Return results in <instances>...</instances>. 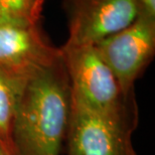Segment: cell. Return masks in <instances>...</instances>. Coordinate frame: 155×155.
Returning a JSON list of instances; mask_svg holds the SVG:
<instances>
[{"label":"cell","instance_id":"7","mask_svg":"<svg viewBox=\"0 0 155 155\" xmlns=\"http://www.w3.org/2000/svg\"><path fill=\"white\" fill-rule=\"evenodd\" d=\"M29 76L0 68V143L13 155L15 151L12 144V128L20 97Z\"/></svg>","mask_w":155,"mask_h":155},{"label":"cell","instance_id":"4","mask_svg":"<svg viewBox=\"0 0 155 155\" xmlns=\"http://www.w3.org/2000/svg\"><path fill=\"white\" fill-rule=\"evenodd\" d=\"M115 76L124 96L134 94V84L155 54V21L137 16L133 22L94 45Z\"/></svg>","mask_w":155,"mask_h":155},{"label":"cell","instance_id":"11","mask_svg":"<svg viewBox=\"0 0 155 155\" xmlns=\"http://www.w3.org/2000/svg\"><path fill=\"white\" fill-rule=\"evenodd\" d=\"M0 155H13V154H11L1 143H0Z\"/></svg>","mask_w":155,"mask_h":155},{"label":"cell","instance_id":"5","mask_svg":"<svg viewBox=\"0 0 155 155\" xmlns=\"http://www.w3.org/2000/svg\"><path fill=\"white\" fill-rule=\"evenodd\" d=\"M64 7L69 19L67 45H94L137 17L135 0H64Z\"/></svg>","mask_w":155,"mask_h":155},{"label":"cell","instance_id":"2","mask_svg":"<svg viewBox=\"0 0 155 155\" xmlns=\"http://www.w3.org/2000/svg\"><path fill=\"white\" fill-rule=\"evenodd\" d=\"M137 122L135 97L112 111L94 110L71 99L68 155H136L132 133Z\"/></svg>","mask_w":155,"mask_h":155},{"label":"cell","instance_id":"10","mask_svg":"<svg viewBox=\"0 0 155 155\" xmlns=\"http://www.w3.org/2000/svg\"><path fill=\"white\" fill-rule=\"evenodd\" d=\"M27 2H28V6H29L30 16H31L32 20L35 22H38L40 10H41L42 7L43 0H27Z\"/></svg>","mask_w":155,"mask_h":155},{"label":"cell","instance_id":"3","mask_svg":"<svg viewBox=\"0 0 155 155\" xmlns=\"http://www.w3.org/2000/svg\"><path fill=\"white\" fill-rule=\"evenodd\" d=\"M60 51L72 100L94 110L112 111L135 97L122 94L115 76L94 45H64Z\"/></svg>","mask_w":155,"mask_h":155},{"label":"cell","instance_id":"9","mask_svg":"<svg viewBox=\"0 0 155 155\" xmlns=\"http://www.w3.org/2000/svg\"><path fill=\"white\" fill-rule=\"evenodd\" d=\"M137 16L155 21V0H135Z\"/></svg>","mask_w":155,"mask_h":155},{"label":"cell","instance_id":"8","mask_svg":"<svg viewBox=\"0 0 155 155\" xmlns=\"http://www.w3.org/2000/svg\"><path fill=\"white\" fill-rule=\"evenodd\" d=\"M0 19L28 20L35 22L30 16L27 0H0Z\"/></svg>","mask_w":155,"mask_h":155},{"label":"cell","instance_id":"6","mask_svg":"<svg viewBox=\"0 0 155 155\" xmlns=\"http://www.w3.org/2000/svg\"><path fill=\"white\" fill-rule=\"evenodd\" d=\"M60 58L61 51L42 38L38 23L0 19V68L29 76Z\"/></svg>","mask_w":155,"mask_h":155},{"label":"cell","instance_id":"1","mask_svg":"<svg viewBox=\"0 0 155 155\" xmlns=\"http://www.w3.org/2000/svg\"><path fill=\"white\" fill-rule=\"evenodd\" d=\"M70 111V81L61 55L26 81L12 128L15 155H60Z\"/></svg>","mask_w":155,"mask_h":155}]
</instances>
